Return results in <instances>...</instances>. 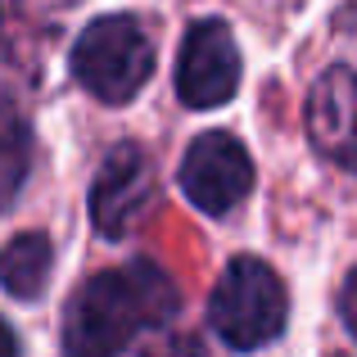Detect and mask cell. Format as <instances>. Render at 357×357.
Listing matches in <instances>:
<instances>
[{
	"instance_id": "277c9868",
	"label": "cell",
	"mask_w": 357,
	"mask_h": 357,
	"mask_svg": "<svg viewBox=\"0 0 357 357\" xmlns=\"http://www.w3.org/2000/svg\"><path fill=\"white\" fill-rule=\"evenodd\" d=\"M181 190L199 213H231L253 190V158L231 131H204L181 158Z\"/></svg>"
},
{
	"instance_id": "3957f363",
	"label": "cell",
	"mask_w": 357,
	"mask_h": 357,
	"mask_svg": "<svg viewBox=\"0 0 357 357\" xmlns=\"http://www.w3.org/2000/svg\"><path fill=\"white\" fill-rule=\"evenodd\" d=\"M73 73L96 100L127 105L154 73V45L131 14L96 18L73 45Z\"/></svg>"
},
{
	"instance_id": "5b68a950",
	"label": "cell",
	"mask_w": 357,
	"mask_h": 357,
	"mask_svg": "<svg viewBox=\"0 0 357 357\" xmlns=\"http://www.w3.org/2000/svg\"><path fill=\"white\" fill-rule=\"evenodd\" d=\"M154 208V163L140 145H118L100 163V176L91 185V222L100 236L122 240L136 231Z\"/></svg>"
},
{
	"instance_id": "7a4b0ae2",
	"label": "cell",
	"mask_w": 357,
	"mask_h": 357,
	"mask_svg": "<svg viewBox=\"0 0 357 357\" xmlns=\"http://www.w3.org/2000/svg\"><path fill=\"white\" fill-rule=\"evenodd\" d=\"M289 294L262 258H236L222 271L208 303V321L231 349H262L285 331Z\"/></svg>"
},
{
	"instance_id": "6da1fadb",
	"label": "cell",
	"mask_w": 357,
	"mask_h": 357,
	"mask_svg": "<svg viewBox=\"0 0 357 357\" xmlns=\"http://www.w3.org/2000/svg\"><path fill=\"white\" fill-rule=\"evenodd\" d=\"M176 312V289L154 262H131L122 271H100L73 294L63 317L68 357H118L131 335Z\"/></svg>"
},
{
	"instance_id": "8fae6325",
	"label": "cell",
	"mask_w": 357,
	"mask_h": 357,
	"mask_svg": "<svg viewBox=\"0 0 357 357\" xmlns=\"http://www.w3.org/2000/svg\"><path fill=\"white\" fill-rule=\"evenodd\" d=\"M0 357H18V340H14V331H9L5 321H0Z\"/></svg>"
},
{
	"instance_id": "52a82bcc",
	"label": "cell",
	"mask_w": 357,
	"mask_h": 357,
	"mask_svg": "<svg viewBox=\"0 0 357 357\" xmlns=\"http://www.w3.org/2000/svg\"><path fill=\"white\" fill-rule=\"evenodd\" d=\"M307 131L326 158L357 172V73L331 68L307 100Z\"/></svg>"
},
{
	"instance_id": "9c48e42d",
	"label": "cell",
	"mask_w": 357,
	"mask_h": 357,
	"mask_svg": "<svg viewBox=\"0 0 357 357\" xmlns=\"http://www.w3.org/2000/svg\"><path fill=\"white\" fill-rule=\"evenodd\" d=\"M27 122L18 118L14 105H0V208H9L27 176Z\"/></svg>"
},
{
	"instance_id": "ba28073f",
	"label": "cell",
	"mask_w": 357,
	"mask_h": 357,
	"mask_svg": "<svg viewBox=\"0 0 357 357\" xmlns=\"http://www.w3.org/2000/svg\"><path fill=\"white\" fill-rule=\"evenodd\" d=\"M54 271V249L41 231H23L0 249V285L14 298H41Z\"/></svg>"
},
{
	"instance_id": "8992f818",
	"label": "cell",
	"mask_w": 357,
	"mask_h": 357,
	"mask_svg": "<svg viewBox=\"0 0 357 357\" xmlns=\"http://www.w3.org/2000/svg\"><path fill=\"white\" fill-rule=\"evenodd\" d=\"M240 86V45L227 23L204 18L185 32L176 59V96L190 109H218Z\"/></svg>"
},
{
	"instance_id": "30bf717a",
	"label": "cell",
	"mask_w": 357,
	"mask_h": 357,
	"mask_svg": "<svg viewBox=\"0 0 357 357\" xmlns=\"http://www.w3.org/2000/svg\"><path fill=\"white\" fill-rule=\"evenodd\" d=\"M340 317H344V326L357 335V267L349 271V280H344V289H340Z\"/></svg>"
}]
</instances>
